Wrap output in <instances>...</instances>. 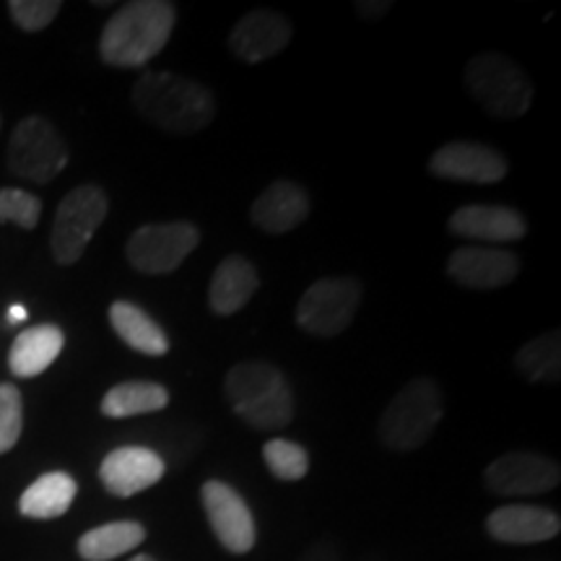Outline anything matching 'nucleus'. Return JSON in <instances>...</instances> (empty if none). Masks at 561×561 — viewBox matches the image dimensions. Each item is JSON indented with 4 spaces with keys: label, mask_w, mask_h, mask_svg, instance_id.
Here are the masks:
<instances>
[{
    "label": "nucleus",
    "mask_w": 561,
    "mask_h": 561,
    "mask_svg": "<svg viewBox=\"0 0 561 561\" xmlns=\"http://www.w3.org/2000/svg\"><path fill=\"white\" fill-rule=\"evenodd\" d=\"M133 107L153 128L193 136L216 117V100L203 83L172 70H149L133 87Z\"/></svg>",
    "instance_id": "1"
},
{
    "label": "nucleus",
    "mask_w": 561,
    "mask_h": 561,
    "mask_svg": "<svg viewBox=\"0 0 561 561\" xmlns=\"http://www.w3.org/2000/svg\"><path fill=\"white\" fill-rule=\"evenodd\" d=\"M178 11L167 0H133L104 24L100 55L107 66L138 68L157 58L172 37Z\"/></svg>",
    "instance_id": "2"
},
{
    "label": "nucleus",
    "mask_w": 561,
    "mask_h": 561,
    "mask_svg": "<svg viewBox=\"0 0 561 561\" xmlns=\"http://www.w3.org/2000/svg\"><path fill=\"white\" fill-rule=\"evenodd\" d=\"M445 416V398L430 377L405 382L385 405L377 421V437L392 453H413L432 437Z\"/></svg>",
    "instance_id": "3"
},
{
    "label": "nucleus",
    "mask_w": 561,
    "mask_h": 561,
    "mask_svg": "<svg viewBox=\"0 0 561 561\" xmlns=\"http://www.w3.org/2000/svg\"><path fill=\"white\" fill-rule=\"evenodd\" d=\"M468 94L496 121H517L533 104V83L515 60L502 53H479L466 62Z\"/></svg>",
    "instance_id": "4"
},
{
    "label": "nucleus",
    "mask_w": 561,
    "mask_h": 561,
    "mask_svg": "<svg viewBox=\"0 0 561 561\" xmlns=\"http://www.w3.org/2000/svg\"><path fill=\"white\" fill-rule=\"evenodd\" d=\"M107 193L96 185H81L70 191L55 210V224L50 231L53 257L60 265H73L81 261L94 231L107 219Z\"/></svg>",
    "instance_id": "5"
},
{
    "label": "nucleus",
    "mask_w": 561,
    "mask_h": 561,
    "mask_svg": "<svg viewBox=\"0 0 561 561\" xmlns=\"http://www.w3.org/2000/svg\"><path fill=\"white\" fill-rule=\"evenodd\" d=\"M68 164V146L58 128L45 117H24L9 144V170L21 180L47 185Z\"/></svg>",
    "instance_id": "6"
},
{
    "label": "nucleus",
    "mask_w": 561,
    "mask_h": 561,
    "mask_svg": "<svg viewBox=\"0 0 561 561\" xmlns=\"http://www.w3.org/2000/svg\"><path fill=\"white\" fill-rule=\"evenodd\" d=\"M362 305V284L351 276L320 278L301 294L297 325L318 339H333L348 331Z\"/></svg>",
    "instance_id": "7"
},
{
    "label": "nucleus",
    "mask_w": 561,
    "mask_h": 561,
    "mask_svg": "<svg viewBox=\"0 0 561 561\" xmlns=\"http://www.w3.org/2000/svg\"><path fill=\"white\" fill-rule=\"evenodd\" d=\"M201 231L187 221L149 224L133 231L128 240V263L146 276H164L178 271L185 257L198 248Z\"/></svg>",
    "instance_id": "8"
},
{
    "label": "nucleus",
    "mask_w": 561,
    "mask_h": 561,
    "mask_svg": "<svg viewBox=\"0 0 561 561\" xmlns=\"http://www.w3.org/2000/svg\"><path fill=\"white\" fill-rule=\"evenodd\" d=\"M483 481L496 496H530L551 491L561 481L559 462L538 453H507L483 473Z\"/></svg>",
    "instance_id": "9"
},
{
    "label": "nucleus",
    "mask_w": 561,
    "mask_h": 561,
    "mask_svg": "<svg viewBox=\"0 0 561 561\" xmlns=\"http://www.w3.org/2000/svg\"><path fill=\"white\" fill-rule=\"evenodd\" d=\"M203 507L210 523V530L219 543L231 553H248L255 546V520L240 494L224 481L203 483Z\"/></svg>",
    "instance_id": "10"
},
{
    "label": "nucleus",
    "mask_w": 561,
    "mask_h": 561,
    "mask_svg": "<svg viewBox=\"0 0 561 561\" xmlns=\"http://www.w3.org/2000/svg\"><path fill=\"white\" fill-rule=\"evenodd\" d=\"M507 159L491 146L473 140H455L442 146L430 159V172L439 180L471 182V185H496L507 178Z\"/></svg>",
    "instance_id": "11"
},
{
    "label": "nucleus",
    "mask_w": 561,
    "mask_h": 561,
    "mask_svg": "<svg viewBox=\"0 0 561 561\" xmlns=\"http://www.w3.org/2000/svg\"><path fill=\"white\" fill-rule=\"evenodd\" d=\"M520 257L500 248H458L447 261V276L462 289L489 291L515 280Z\"/></svg>",
    "instance_id": "12"
},
{
    "label": "nucleus",
    "mask_w": 561,
    "mask_h": 561,
    "mask_svg": "<svg viewBox=\"0 0 561 561\" xmlns=\"http://www.w3.org/2000/svg\"><path fill=\"white\" fill-rule=\"evenodd\" d=\"M291 24L284 13L273 9H255L242 16L229 34V50L244 62H263L286 50L291 42Z\"/></svg>",
    "instance_id": "13"
},
{
    "label": "nucleus",
    "mask_w": 561,
    "mask_h": 561,
    "mask_svg": "<svg viewBox=\"0 0 561 561\" xmlns=\"http://www.w3.org/2000/svg\"><path fill=\"white\" fill-rule=\"evenodd\" d=\"M164 476V460L149 447H117L102 460L100 479L115 496H133L151 489Z\"/></svg>",
    "instance_id": "14"
},
{
    "label": "nucleus",
    "mask_w": 561,
    "mask_h": 561,
    "mask_svg": "<svg viewBox=\"0 0 561 561\" xmlns=\"http://www.w3.org/2000/svg\"><path fill=\"white\" fill-rule=\"evenodd\" d=\"M310 214V195L291 180L271 182L252 203L250 219L265 234H286Z\"/></svg>",
    "instance_id": "15"
},
{
    "label": "nucleus",
    "mask_w": 561,
    "mask_h": 561,
    "mask_svg": "<svg viewBox=\"0 0 561 561\" xmlns=\"http://www.w3.org/2000/svg\"><path fill=\"white\" fill-rule=\"evenodd\" d=\"M561 520L553 510L533 504H507L494 510L486 520V530L500 543H541L559 536Z\"/></svg>",
    "instance_id": "16"
},
{
    "label": "nucleus",
    "mask_w": 561,
    "mask_h": 561,
    "mask_svg": "<svg viewBox=\"0 0 561 561\" xmlns=\"http://www.w3.org/2000/svg\"><path fill=\"white\" fill-rule=\"evenodd\" d=\"M450 229L483 242H517L528 234L523 214L510 206H462L450 216Z\"/></svg>",
    "instance_id": "17"
},
{
    "label": "nucleus",
    "mask_w": 561,
    "mask_h": 561,
    "mask_svg": "<svg viewBox=\"0 0 561 561\" xmlns=\"http://www.w3.org/2000/svg\"><path fill=\"white\" fill-rule=\"evenodd\" d=\"M261 289V276L248 257L229 255L214 271L208 286V307L221 318L248 307V301Z\"/></svg>",
    "instance_id": "18"
},
{
    "label": "nucleus",
    "mask_w": 561,
    "mask_h": 561,
    "mask_svg": "<svg viewBox=\"0 0 561 561\" xmlns=\"http://www.w3.org/2000/svg\"><path fill=\"white\" fill-rule=\"evenodd\" d=\"M66 335L58 325H34L16 335L9 354V367L16 377H37L58 359Z\"/></svg>",
    "instance_id": "19"
},
{
    "label": "nucleus",
    "mask_w": 561,
    "mask_h": 561,
    "mask_svg": "<svg viewBox=\"0 0 561 561\" xmlns=\"http://www.w3.org/2000/svg\"><path fill=\"white\" fill-rule=\"evenodd\" d=\"M110 325L121 335L125 346L146 356H164L170 351V339L157 325V320L149 312L140 310L133 301L117 299L110 307Z\"/></svg>",
    "instance_id": "20"
},
{
    "label": "nucleus",
    "mask_w": 561,
    "mask_h": 561,
    "mask_svg": "<svg viewBox=\"0 0 561 561\" xmlns=\"http://www.w3.org/2000/svg\"><path fill=\"white\" fill-rule=\"evenodd\" d=\"M76 491H79V486L68 473H45L21 494L19 512L24 517H32V520H53V517L66 515L70 510Z\"/></svg>",
    "instance_id": "21"
},
{
    "label": "nucleus",
    "mask_w": 561,
    "mask_h": 561,
    "mask_svg": "<svg viewBox=\"0 0 561 561\" xmlns=\"http://www.w3.org/2000/svg\"><path fill=\"white\" fill-rule=\"evenodd\" d=\"M289 385L286 375L268 362H242L229 369L227 380H224V396L231 405V411L248 405L257 398L268 396V392Z\"/></svg>",
    "instance_id": "22"
},
{
    "label": "nucleus",
    "mask_w": 561,
    "mask_h": 561,
    "mask_svg": "<svg viewBox=\"0 0 561 561\" xmlns=\"http://www.w3.org/2000/svg\"><path fill=\"white\" fill-rule=\"evenodd\" d=\"M146 541V528L140 523L121 520L91 528L79 538V553L87 561H110L138 549Z\"/></svg>",
    "instance_id": "23"
},
{
    "label": "nucleus",
    "mask_w": 561,
    "mask_h": 561,
    "mask_svg": "<svg viewBox=\"0 0 561 561\" xmlns=\"http://www.w3.org/2000/svg\"><path fill=\"white\" fill-rule=\"evenodd\" d=\"M167 403H170V392L164 385L130 380L115 385L102 398V413L110 419H128L140 416V413H157L167 409Z\"/></svg>",
    "instance_id": "24"
},
{
    "label": "nucleus",
    "mask_w": 561,
    "mask_h": 561,
    "mask_svg": "<svg viewBox=\"0 0 561 561\" xmlns=\"http://www.w3.org/2000/svg\"><path fill=\"white\" fill-rule=\"evenodd\" d=\"M515 367L530 382H559L561 377V333L551 331L525 343L515 354Z\"/></svg>",
    "instance_id": "25"
},
{
    "label": "nucleus",
    "mask_w": 561,
    "mask_h": 561,
    "mask_svg": "<svg viewBox=\"0 0 561 561\" xmlns=\"http://www.w3.org/2000/svg\"><path fill=\"white\" fill-rule=\"evenodd\" d=\"M234 413L244 421V424L252 426V430H280V426L291 424L294 419V392L289 385H284V388L257 398V401L240 405V409H234Z\"/></svg>",
    "instance_id": "26"
},
{
    "label": "nucleus",
    "mask_w": 561,
    "mask_h": 561,
    "mask_svg": "<svg viewBox=\"0 0 561 561\" xmlns=\"http://www.w3.org/2000/svg\"><path fill=\"white\" fill-rule=\"evenodd\" d=\"M263 460L268 471L280 481H299L310 471L307 450L289 439H268L263 447Z\"/></svg>",
    "instance_id": "27"
},
{
    "label": "nucleus",
    "mask_w": 561,
    "mask_h": 561,
    "mask_svg": "<svg viewBox=\"0 0 561 561\" xmlns=\"http://www.w3.org/2000/svg\"><path fill=\"white\" fill-rule=\"evenodd\" d=\"M42 216V201L37 195L19 191V187H3L0 191V221L19 224L21 229H34Z\"/></svg>",
    "instance_id": "28"
},
{
    "label": "nucleus",
    "mask_w": 561,
    "mask_h": 561,
    "mask_svg": "<svg viewBox=\"0 0 561 561\" xmlns=\"http://www.w3.org/2000/svg\"><path fill=\"white\" fill-rule=\"evenodd\" d=\"M24 430V401L13 385H0V455L16 447Z\"/></svg>",
    "instance_id": "29"
},
{
    "label": "nucleus",
    "mask_w": 561,
    "mask_h": 561,
    "mask_svg": "<svg viewBox=\"0 0 561 561\" xmlns=\"http://www.w3.org/2000/svg\"><path fill=\"white\" fill-rule=\"evenodd\" d=\"M62 9L60 0H11L9 11L24 32H42Z\"/></svg>",
    "instance_id": "30"
},
{
    "label": "nucleus",
    "mask_w": 561,
    "mask_h": 561,
    "mask_svg": "<svg viewBox=\"0 0 561 561\" xmlns=\"http://www.w3.org/2000/svg\"><path fill=\"white\" fill-rule=\"evenodd\" d=\"M356 9H359L362 16H382V13H388L390 3H385V0H380V3H369V0H364V3H356Z\"/></svg>",
    "instance_id": "31"
},
{
    "label": "nucleus",
    "mask_w": 561,
    "mask_h": 561,
    "mask_svg": "<svg viewBox=\"0 0 561 561\" xmlns=\"http://www.w3.org/2000/svg\"><path fill=\"white\" fill-rule=\"evenodd\" d=\"M26 318H30V310H26L24 305H11L9 322H24Z\"/></svg>",
    "instance_id": "32"
},
{
    "label": "nucleus",
    "mask_w": 561,
    "mask_h": 561,
    "mask_svg": "<svg viewBox=\"0 0 561 561\" xmlns=\"http://www.w3.org/2000/svg\"><path fill=\"white\" fill-rule=\"evenodd\" d=\"M130 561H153L151 557H146V553H138V557H133Z\"/></svg>",
    "instance_id": "33"
}]
</instances>
